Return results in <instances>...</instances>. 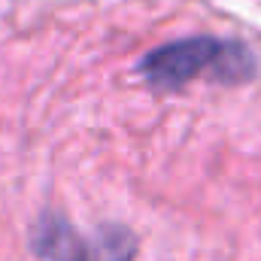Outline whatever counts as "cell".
<instances>
[{
    "label": "cell",
    "mask_w": 261,
    "mask_h": 261,
    "mask_svg": "<svg viewBox=\"0 0 261 261\" xmlns=\"http://www.w3.org/2000/svg\"><path fill=\"white\" fill-rule=\"evenodd\" d=\"M134 70L152 91H179L197 76L219 85H246L258 76V58L237 37L195 34L149 49Z\"/></svg>",
    "instance_id": "6da1fadb"
},
{
    "label": "cell",
    "mask_w": 261,
    "mask_h": 261,
    "mask_svg": "<svg viewBox=\"0 0 261 261\" xmlns=\"http://www.w3.org/2000/svg\"><path fill=\"white\" fill-rule=\"evenodd\" d=\"M28 249L37 261H94V237L79 234L61 210H43L31 225Z\"/></svg>",
    "instance_id": "7a4b0ae2"
},
{
    "label": "cell",
    "mask_w": 261,
    "mask_h": 261,
    "mask_svg": "<svg viewBox=\"0 0 261 261\" xmlns=\"http://www.w3.org/2000/svg\"><path fill=\"white\" fill-rule=\"evenodd\" d=\"M91 237H94V261H134L137 258L140 240L122 222L97 225V231Z\"/></svg>",
    "instance_id": "3957f363"
}]
</instances>
